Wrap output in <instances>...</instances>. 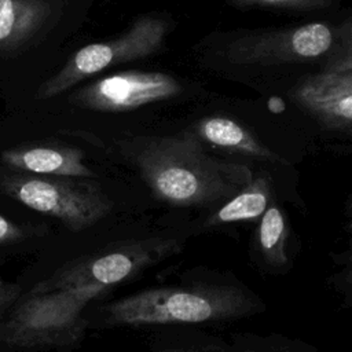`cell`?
I'll list each match as a JSON object with an SVG mask.
<instances>
[{
  "label": "cell",
  "instance_id": "1",
  "mask_svg": "<svg viewBox=\"0 0 352 352\" xmlns=\"http://www.w3.org/2000/svg\"><path fill=\"white\" fill-rule=\"evenodd\" d=\"M128 151L153 194L176 208L209 210L253 177L248 166L212 157L194 132L138 138Z\"/></svg>",
  "mask_w": 352,
  "mask_h": 352
},
{
  "label": "cell",
  "instance_id": "2",
  "mask_svg": "<svg viewBox=\"0 0 352 352\" xmlns=\"http://www.w3.org/2000/svg\"><path fill=\"white\" fill-rule=\"evenodd\" d=\"M264 309L263 300L239 283L205 282L140 290L109 304L110 326H194L232 322Z\"/></svg>",
  "mask_w": 352,
  "mask_h": 352
},
{
  "label": "cell",
  "instance_id": "3",
  "mask_svg": "<svg viewBox=\"0 0 352 352\" xmlns=\"http://www.w3.org/2000/svg\"><path fill=\"white\" fill-rule=\"evenodd\" d=\"M0 191L19 204L52 216L72 231H82L110 214L113 202L92 177L11 173L0 176Z\"/></svg>",
  "mask_w": 352,
  "mask_h": 352
},
{
  "label": "cell",
  "instance_id": "4",
  "mask_svg": "<svg viewBox=\"0 0 352 352\" xmlns=\"http://www.w3.org/2000/svg\"><path fill=\"white\" fill-rule=\"evenodd\" d=\"M100 294L91 287L30 293L0 330V340L11 346H66L81 337L82 309Z\"/></svg>",
  "mask_w": 352,
  "mask_h": 352
},
{
  "label": "cell",
  "instance_id": "5",
  "mask_svg": "<svg viewBox=\"0 0 352 352\" xmlns=\"http://www.w3.org/2000/svg\"><path fill=\"white\" fill-rule=\"evenodd\" d=\"M179 250L180 242L172 236H153L124 242L70 264L48 280L40 282L30 293L91 287L102 296L116 285L133 278Z\"/></svg>",
  "mask_w": 352,
  "mask_h": 352
},
{
  "label": "cell",
  "instance_id": "6",
  "mask_svg": "<svg viewBox=\"0 0 352 352\" xmlns=\"http://www.w3.org/2000/svg\"><path fill=\"white\" fill-rule=\"evenodd\" d=\"M168 33L166 21L140 16L121 36L91 43L76 51L69 60L38 88L41 99H50L73 88L104 69L154 55Z\"/></svg>",
  "mask_w": 352,
  "mask_h": 352
},
{
  "label": "cell",
  "instance_id": "7",
  "mask_svg": "<svg viewBox=\"0 0 352 352\" xmlns=\"http://www.w3.org/2000/svg\"><path fill=\"white\" fill-rule=\"evenodd\" d=\"M333 44V29L323 22H312L290 29L241 36L228 45L227 58L242 66L282 65L319 58Z\"/></svg>",
  "mask_w": 352,
  "mask_h": 352
},
{
  "label": "cell",
  "instance_id": "8",
  "mask_svg": "<svg viewBox=\"0 0 352 352\" xmlns=\"http://www.w3.org/2000/svg\"><path fill=\"white\" fill-rule=\"evenodd\" d=\"M180 91V84L169 74L128 70L84 85L72 95V102L89 110L120 113L170 99Z\"/></svg>",
  "mask_w": 352,
  "mask_h": 352
},
{
  "label": "cell",
  "instance_id": "9",
  "mask_svg": "<svg viewBox=\"0 0 352 352\" xmlns=\"http://www.w3.org/2000/svg\"><path fill=\"white\" fill-rule=\"evenodd\" d=\"M297 103L331 129H352V69L324 72L305 80L294 92Z\"/></svg>",
  "mask_w": 352,
  "mask_h": 352
},
{
  "label": "cell",
  "instance_id": "10",
  "mask_svg": "<svg viewBox=\"0 0 352 352\" xmlns=\"http://www.w3.org/2000/svg\"><path fill=\"white\" fill-rule=\"evenodd\" d=\"M1 162L11 169L34 175L95 177V172L84 164V153L70 146L15 147L1 153Z\"/></svg>",
  "mask_w": 352,
  "mask_h": 352
},
{
  "label": "cell",
  "instance_id": "11",
  "mask_svg": "<svg viewBox=\"0 0 352 352\" xmlns=\"http://www.w3.org/2000/svg\"><path fill=\"white\" fill-rule=\"evenodd\" d=\"M274 190L268 176H253L239 191L220 205L209 209L201 227L214 230L243 221L258 220L272 204Z\"/></svg>",
  "mask_w": 352,
  "mask_h": 352
},
{
  "label": "cell",
  "instance_id": "12",
  "mask_svg": "<svg viewBox=\"0 0 352 352\" xmlns=\"http://www.w3.org/2000/svg\"><path fill=\"white\" fill-rule=\"evenodd\" d=\"M202 142L257 161L283 164V158L264 146L248 128L228 117L212 116L198 121L194 132Z\"/></svg>",
  "mask_w": 352,
  "mask_h": 352
},
{
  "label": "cell",
  "instance_id": "13",
  "mask_svg": "<svg viewBox=\"0 0 352 352\" xmlns=\"http://www.w3.org/2000/svg\"><path fill=\"white\" fill-rule=\"evenodd\" d=\"M51 14L44 0H0V48L14 50L33 38Z\"/></svg>",
  "mask_w": 352,
  "mask_h": 352
},
{
  "label": "cell",
  "instance_id": "14",
  "mask_svg": "<svg viewBox=\"0 0 352 352\" xmlns=\"http://www.w3.org/2000/svg\"><path fill=\"white\" fill-rule=\"evenodd\" d=\"M289 224L283 209L274 201L258 219L254 248L260 263L268 271H280L289 264L286 253Z\"/></svg>",
  "mask_w": 352,
  "mask_h": 352
},
{
  "label": "cell",
  "instance_id": "15",
  "mask_svg": "<svg viewBox=\"0 0 352 352\" xmlns=\"http://www.w3.org/2000/svg\"><path fill=\"white\" fill-rule=\"evenodd\" d=\"M170 336L155 346V352H234L231 344L197 330L176 329Z\"/></svg>",
  "mask_w": 352,
  "mask_h": 352
},
{
  "label": "cell",
  "instance_id": "16",
  "mask_svg": "<svg viewBox=\"0 0 352 352\" xmlns=\"http://www.w3.org/2000/svg\"><path fill=\"white\" fill-rule=\"evenodd\" d=\"M231 345L234 352H316L315 348L305 342L278 334H234Z\"/></svg>",
  "mask_w": 352,
  "mask_h": 352
},
{
  "label": "cell",
  "instance_id": "17",
  "mask_svg": "<svg viewBox=\"0 0 352 352\" xmlns=\"http://www.w3.org/2000/svg\"><path fill=\"white\" fill-rule=\"evenodd\" d=\"M232 3L238 7H278L287 10H318L327 7L333 3V0H232Z\"/></svg>",
  "mask_w": 352,
  "mask_h": 352
},
{
  "label": "cell",
  "instance_id": "18",
  "mask_svg": "<svg viewBox=\"0 0 352 352\" xmlns=\"http://www.w3.org/2000/svg\"><path fill=\"white\" fill-rule=\"evenodd\" d=\"M23 238V231L18 227V224L10 221L4 216L0 214V245L16 242Z\"/></svg>",
  "mask_w": 352,
  "mask_h": 352
},
{
  "label": "cell",
  "instance_id": "19",
  "mask_svg": "<svg viewBox=\"0 0 352 352\" xmlns=\"http://www.w3.org/2000/svg\"><path fill=\"white\" fill-rule=\"evenodd\" d=\"M348 69H352V47H351V50H349V52L346 55H342L326 72H344V70H348Z\"/></svg>",
  "mask_w": 352,
  "mask_h": 352
},
{
  "label": "cell",
  "instance_id": "20",
  "mask_svg": "<svg viewBox=\"0 0 352 352\" xmlns=\"http://www.w3.org/2000/svg\"><path fill=\"white\" fill-rule=\"evenodd\" d=\"M16 296H18V289L15 286H3L0 289V308L14 301Z\"/></svg>",
  "mask_w": 352,
  "mask_h": 352
},
{
  "label": "cell",
  "instance_id": "21",
  "mask_svg": "<svg viewBox=\"0 0 352 352\" xmlns=\"http://www.w3.org/2000/svg\"><path fill=\"white\" fill-rule=\"evenodd\" d=\"M345 268H344V279L345 282L352 286V241H351V246H349V252L345 260Z\"/></svg>",
  "mask_w": 352,
  "mask_h": 352
},
{
  "label": "cell",
  "instance_id": "22",
  "mask_svg": "<svg viewBox=\"0 0 352 352\" xmlns=\"http://www.w3.org/2000/svg\"><path fill=\"white\" fill-rule=\"evenodd\" d=\"M348 209H349V213L352 214V201H351V204H349V208H348Z\"/></svg>",
  "mask_w": 352,
  "mask_h": 352
},
{
  "label": "cell",
  "instance_id": "23",
  "mask_svg": "<svg viewBox=\"0 0 352 352\" xmlns=\"http://www.w3.org/2000/svg\"><path fill=\"white\" fill-rule=\"evenodd\" d=\"M3 286H4V283H3V282H1V280H0V289H1V287H3Z\"/></svg>",
  "mask_w": 352,
  "mask_h": 352
}]
</instances>
